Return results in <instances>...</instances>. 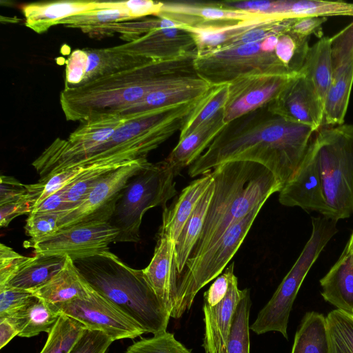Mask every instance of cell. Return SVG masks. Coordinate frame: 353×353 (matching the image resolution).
<instances>
[{"label": "cell", "instance_id": "cell-1", "mask_svg": "<svg viewBox=\"0 0 353 353\" xmlns=\"http://www.w3.org/2000/svg\"><path fill=\"white\" fill-rule=\"evenodd\" d=\"M316 131L258 109L225 125L190 166L191 177L203 175L232 161L258 163L270 170L282 186L297 170Z\"/></svg>", "mask_w": 353, "mask_h": 353}, {"label": "cell", "instance_id": "cell-2", "mask_svg": "<svg viewBox=\"0 0 353 353\" xmlns=\"http://www.w3.org/2000/svg\"><path fill=\"white\" fill-rule=\"evenodd\" d=\"M196 54L148 59L79 85H65L60 94L65 118L82 122L100 115L125 117L150 93L198 75Z\"/></svg>", "mask_w": 353, "mask_h": 353}, {"label": "cell", "instance_id": "cell-3", "mask_svg": "<svg viewBox=\"0 0 353 353\" xmlns=\"http://www.w3.org/2000/svg\"><path fill=\"white\" fill-rule=\"evenodd\" d=\"M211 174L214 193L199 239L188 259L202 255L232 225L283 188L270 170L253 161H228L213 168Z\"/></svg>", "mask_w": 353, "mask_h": 353}, {"label": "cell", "instance_id": "cell-4", "mask_svg": "<svg viewBox=\"0 0 353 353\" xmlns=\"http://www.w3.org/2000/svg\"><path fill=\"white\" fill-rule=\"evenodd\" d=\"M73 261L93 290L134 320L145 333L166 331L170 314L143 270L128 266L110 250Z\"/></svg>", "mask_w": 353, "mask_h": 353}, {"label": "cell", "instance_id": "cell-5", "mask_svg": "<svg viewBox=\"0 0 353 353\" xmlns=\"http://www.w3.org/2000/svg\"><path fill=\"white\" fill-rule=\"evenodd\" d=\"M312 139L330 218H349L353 214V125L319 130Z\"/></svg>", "mask_w": 353, "mask_h": 353}, {"label": "cell", "instance_id": "cell-6", "mask_svg": "<svg viewBox=\"0 0 353 353\" xmlns=\"http://www.w3.org/2000/svg\"><path fill=\"white\" fill-rule=\"evenodd\" d=\"M176 174L163 161L151 163L132 176L122 190L109 222L119 231L117 242L140 241V226L150 208H167L176 193Z\"/></svg>", "mask_w": 353, "mask_h": 353}, {"label": "cell", "instance_id": "cell-7", "mask_svg": "<svg viewBox=\"0 0 353 353\" xmlns=\"http://www.w3.org/2000/svg\"><path fill=\"white\" fill-rule=\"evenodd\" d=\"M337 221L323 215L312 217L310 238L272 298L250 326V330L256 334L278 332L288 339L289 317L298 292L321 252L337 232Z\"/></svg>", "mask_w": 353, "mask_h": 353}, {"label": "cell", "instance_id": "cell-8", "mask_svg": "<svg viewBox=\"0 0 353 353\" xmlns=\"http://www.w3.org/2000/svg\"><path fill=\"white\" fill-rule=\"evenodd\" d=\"M263 205L257 206L232 225L202 255L188 260L178 278L176 305L172 318H180L190 308L199 291L222 273L240 248Z\"/></svg>", "mask_w": 353, "mask_h": 353}, {"label": "cell", "instance_id": "cell-9", "mask_svg": "<svg viewBox=\"0 0 353 353\" xmlns=\"http://www.w3.org/2000/svg\"><path fill=\"white\" fill-rule=\"evenodd\" d=\"M261 42L197 52L194 59V69L212 84L228 83L250 74H272L292 78L297 76L279 60L275 52H263Z\"/></svg>", "mask_w": 353, "mask_h": 353}, {"label": "cell", "instance_id": "cell-10", "mask_svg": "<svg viewBox=\"0 0 353 353\" xmlns=\"http://www.w3.org/2000/svg\"><path fill=\"white\" fill-rule=\"evenodd\" d=\"M152 163L141 159L127 163L105 174L80 203L59 215V228L90 221H109L120 194L130 179Z\"/></svg>", "mask_w": 353, "mask_h": 353}, {"label": "cell", "instance_id": "cell-11", "mask_svg": "<svg viewBox=\"0 0 353 353\" xmlns=\"http://www.w3.org/2000/svg\"><path fill=\"white\" fill-rule=\"evenodd\" d=\"M119 234L109 221H90L59 229L30 247L34 254L68 255L74 261L109 250Z\"/></svg>", "mask_w": 353, "mask_h": 353}, {"label": "cell", "instance_id": "cell-12", "mask_svg": "<svg viewBox=\"0 0 353 353\" xmlns=\"http://www.w3.org/2000/svg\"><path fill=\"white\" fill-rule=\"evenodd\" d=\"M57 307L60 314L80 321L87 329L103 332L113 341L132 339L145 333L134 320L92 288L85 296Z\"/></svg>", "mask_w": 353, "mask_h": 353}, {"label": "cell", "instance_id": "cell-13", "mask_svg": "<svg viewBox=\"0 0 353 353\" xmlns=\"http://www.w3.org/2000/svg\"><path fill=\"white\" fill-rule=\"evenodd\" d=\"M291 79L278 74H258L243 76L230 81L227 101L222 109L223 121L228 124L267 106Z\"/></svg>", "mask_w": 353, "mask_h": 353}, {"label": "cell", "instance_id": "cell-14", "mask_svg": "<svg viewBox=\"0 0 353 353\" xmlns=\"http://www.w3.org/2000/svg\"><path fill=\"white\" fill-rule=\"evenodd\" d=\"M279 201L285 206L315 211L330 218L323 192L316 147L312 138L297 170L279 192Z\"/></svg>", "mask_w": 353, "mask_h": 353}, {"label": "cell", "instance_id": "cell-15", "mask_svg": "<svg viewBox=\"0 0 353 353\" xmlns=\"http://www.w3.org/2000/svg\"><path fill=\"white\" fill-rule=\"evenodd\" d=\"M266 108L274 114L316 131L323 125V104L312 82L301 74L292 78Z\"/></svg>", "mask_w": 353, "mask_h": 353}, {"label": "cell", "instance_id": "cell-16", "mask_svg": "<svg viewBox=\"0 0 353 353\" xmlns=\"http://www.w3.org/2000/svg\"><path fill=\"white\" fill-rule=\"evenodd\" d=\"M175 243L169 236L158 232L153 256L148 265L143 269L147 281L170 317H173L176 308L179 276Z\"/></svg>", "mask_w": 353, "mask_h": 353}, {"label": "cell", "instance_id": "cell-17", "mask_svg": "<svg viewBox=\"0 0 353 353\" xmlns=\"http://www.w3.org/2000/svg\"><path fill=\"white\" fill-rule=\"evenodd\" d=\"M243 292L239 289L237 277L233 272L225 297L213 306L203 303L205 333L203 347L205 353H227L234 317Z\"/></svg>", "mask_w": 353, "mask_h": 353}, {"label": "cell", "instance_id": "cell-18", "mask_svg": "<svg viewBox=\"0 0 353 353\" xmlns=\"http://www.w3.org/2000/svg\"><path fill=\"white\" fill-rule=\"evenodd\" d=\"M122 46L133 54L154 60L197 53L192 37L180 27H158Z\"/></svg>", "mask_w": 353, "mask_h": 353}, {"label": "cell", "instance_id": "cell-19", "mask_svg": "<svg viewBox=\"0 0 353 353\" xmlns=\"http://www.w3.org/2000/svg\"><path fill=\"white\" fill-rule=\"evenodd\" d=\"M243 10L222 7L219 2H161L157 16L174 20L183 26L216 23L225 21H239L259 16ZM156 17V16H155Z\"/></svg>", "mask_w": 353, "mask_h": 353}, {"label": "cell", "instance_id": "cell-20", "mask_svg": "<svg viewBox=\"0 0 353 353\" xmlns=\"http://www.w3.org/2000/svg\"><path fill=\"white\" fill-rule=\"evenodd\" d=\"M319 282L325 301L338 310L353 313V245L350 240L338 261Z\"/></svg>", "mask_w": 353, "mask_h": 353}, {"label": "cell", "instance_id": "cell-21", "mask_svg": "<svg viewBox=\"0 0 353 353\" xmlns=\"http://www.w3.org/2000/svg\"><path fill=\"white\" fill-rule=\"evenodd\" d=\"M226 125L221 110L212 119L179 139L163 161L178 175L182 169L191 165L206 150Z\"/></svg>", "mask_w": 353, "mask_h": 353}, {"label": "cell", "instance_id": "cell-22", "mask_svg": "<svg viewBox=\"0 0 353 353\" xmlns=\"http://www.w3.org/2000/svg\"><path fill=\"white\" fill-rule=\"evenodd\" d=\"M276 19H285L275 15L260 14L256 18L239 21H225L216 23L183 26L192 37L197 52L219 48L264 23Z\"/></svg>", "mask_w": 353, "mask_h": 353}, {"label": "cell", "instance_id": "cell-23", "mask_svg": "<svg viewBox=\"0 0 353 353\" xmlns=\"http://www.w3.org/2000/svg\"><path fill=\"white\" fill-rule=\"evenodd\" d=\"M212 181L211 171H209L183 188L177 199L163 210L162 223L159 232L176 242L186 221Z\"/></svg>", "mask_w": 353, "mask_h": 353}, {"label": "cell", "instance_id": "cell-24", "mask_svg": "<svg viewBox=\"0 0 353 353\" xmlns=\"http://www.w3.org/2000/svg\"><path fill=\"white\" fill-rule=\"evenodd\" d=\"M98 7L99 1H59L28 4L23 7V12L26 26L41 34L65 19Z\"/></svg>", "mask_w": 353, "mask_h": 353}, {"label": "cell", "instance_id": "cell-25", "mask_svg": "<svg viewBox=\"0 0 353 353\" xmlns=\"http://www.w3.org/2000/svg\"><path fill=\"white\" fill-rule=\"evenodd\" d=\"M90 289L73 260L68 256L64 267L51 280L30 292L48 303L59 305L85 296Z\"/></svg>", "mask_w": 353, "mask_h": 353}, {"label": "cell", "instance_id": "cell-26", "mask_svg": "<svg viewBox=\"0 0 353 353\" xmlns=\"http://www.w3.org/2000/svg\"><path fill=\"white\" fill-rule=\"evenodd\" d=\"M353 84V57L333 70L323 105V125H343Z\"/></svg>", "mask_w": 353, "mask_h": 353}, {"label": "cell", "instance_id": "cell-27", "mask_svg": "<svg viewBox=\"0 0 353 353\" xmlns=\"http://www.w3.org/2000/svg\"><path fill=\"white\" fill-rule=\"evenodd\" d=\"M67 257L35 254L4 286L32 292L51 280L64 267Z\"/></svg>", "mask_w": 353, "mask_h": 353}, {"label": "cell", "instance_id": "cell-28", "mask_svg": "<svg viewBox=\"0 0 353 353\" xmlns=\"http://www.w3.org/2000/svg\"><path fill=\"white\" fill-rule=\"evenodd\" d=\"M61 315L57 305L33 295L10 318L17 325L19 336L30 338L50 332Z\"/></svg>", "mask_w": 353, "mask_h": 353}, {"label": "cell", "instance_id": "cell-29", "mask_svg": "<svg viewBox=\"0 0 353 353\" xmlns=\"http://www.w3.org/2000/svg\"><path fill=\"white\" fill-rule=\"evenodd\" d=\"M132 19L123 8L95 9L70 17L59 24L79 28L92 37L110 36L119 23Z\"/></svg>", "mask_w": 353, "mask_h": 353}, {"label": "cell", "instance_id": "cell-30", "mask_svg": "<svg viewBox=\"0 0 353 353\" xmlns=\"http://www.w3.org/2000/svg\"><path fill=\"white\" fill-rule=\"evenodd\" d=\"M85 51L88 61L85 74L81 83L112 74L150 59L133 54L121 45L103 49L85 50Z\"/></svg>", "mask_w": 353, "mask_h": 353}, {"label": "cell", "instance_id": "cell-31", "mask_svg": "<svg viewBox=\"0 0 353 353\" xmlns=\"http://www.w3.org/2000/svg\"><path fill=\"white\" fill-rule=\"evenodd\" d=\"M333 70L331 38L321 37L310 47L300 74L312 82L323 105L331 83Z\"/></svg>", "mask_w": 353, "mask_h": 353}, {"label": "cell", "instance_id": "cell-32", "mask_svg": "<svg viewBox=\"0 0 353 353\" xmlns=\"http://www.w3.org/2000/svg\"><path fill=\"white\" fill-rule=\"evenodd\" d=\"M214 190V180L186 221L175 243V259L179 276L198 241ZM178 276V278H179Z\"/></svg>", "mask_w": 353, "mask_h": 353}, {"label": "cell", "instance_id": "cell-33", "mask_svg": "<svg viewBox=\"0 0 353 353\" xmlns=\"http://www.w3.org/2000/svg\"><path fill=\"white\" fill-rule=\"evenodd\" d=\"M291 353H328L325 316L311 311L303 316Z\"/></svg>", "mask_w": 353, "mask_h": 353}, {"label": "cell", "instance_id": "cell-34", "mask_svg": "<svg viewBox=\"0 0 353 353\" xmlns=\"http://www.w3.org/2000/svg\"><path fill=\"white\" fill-rule=\"evenodd\" d=\"M278 15L285 19L353 16V3L321 0H280Z\"/></svg>", "mask_w": 353, "mask_h": 353}, {"label": "cell", "instance_id": "cell-35", "mask_svg": "<svg viewBox=\"0 0 353 353\" xmlns=\"http://www.w3.org/2000/svg\"><path fill=\"white\" fill-rule=\"evenodd\" d=\"M228 97V83L214 84L202 97L180 130L181 139L212 119L224 107Z\"/></svg>", "mask_w": 353, "mask_h": 353}, {"label": "cell", "instance_id": "cell-36", "mask_svg": "<svg viewBox=\"0 0 353 353\" xmlns=\"http://www.w3.org/2000/svg\"><path fill=\"white\" fill-rule=\"evenodd\" d=\"M325 321L328 353H353V313L336 309Z\"/></svg>", "mask_w": 353, "mask_h": 353}, {"label": "cell", "instance_id": "cell-37", "mask_svg": "<svg viewBox=\"0 0 353 353\" xmlns=\"http://www.w3.org/2000/svg\"><path fill=\"white\" fill-rule=\"evenodd\" d=\"M85 329L80 321L61 314L40 353H68Z\"/></svg>", "mask_w": 353, "mask_h": 353}, {"label": "cell", "instance_id": "cell-38", "mask_svg": "<svg viewBox=\"0 0 353 353\" xmlns=\"http://www.w3.org/2000/svg\"><path fill=\"white\" fill-rule=\"evenodd\" d=\"M243 290L234 317L227 353H250L249 316L252 301L250 290Z\"/></svg>", "mask_w": 353, "mask_h": 353}, {"label": "cell", "instance_id": "cell-39", "mask_svg": "<svg viewBox=\"0 0 353 353\" xmlns=\"http://www.w3.org/2000/svg\"><path fill=\"white\" fill-rule=\"evenodd\" d=\"M94 165L65 169L40 179L33 186L39 193L34 208L51 194L70 185L81 176L94 168Z\"/></svg>", "mask_w": 353, "mask_h": 353}, {"label": "cell", "instance_id": "cell-40", "mask_svg": "<svg viewBox=\"0 0 353 353\" xmlns=\"http://www.w3.org/2000/svg\"><path fill=\"white\" fill-rule=\"evenodd\" d=\"M125 163L94 165L92 169L81 176L72 183L66 187L65 192L66 201L75 207L81 203L89 191L105 174Z\"/></svg>", "mask_w": 353, "mask_h": 353}, {"label": "cell", "instance_id": "cell-41", "mask_svg": "<svg viewBox=\"0 0 353 353\" xmlns=\"http://www.w3.org/2000/svg\"><path fill=\"white\" fill-rule=\"evenodd\" d=\"M124 353H192L174 334L167 331L142 339L130 345Z\"/></svg>", "mask_w": 353, "mask_h": 353}, {"label": "cell", "instance_id": "cell-42", "mask_svg": "<svg viewBox=\"0 0 353 353\" xmlns=\"http://www.w3.org/2000/svg\"><path fill=\"white\" fill-rule=\"evenodd\" d=\"M59 214L30 213L24 226L30 245L54 234L59 230Z\"/></svg>", "mask_w": 353, "mask_h": 353}, {"label": "cell", "instance_id": "cell-43", "mask_svg": "<svg viewBox=\"0 0 353 353\" xmlns=\"http://www.w3.org/2000/svg\"><path fill=\"white\" fill-rule=\"evenodd\" d=\"M112 342L103 332L86 328L68 353H107Z\"/></svg>", "mask_w": 353, "mask_h": 353}, {"label": "cell", "instance_id": "cell-44", "mask_svg": "<svg viewBox=\"0 0 353 353\" xmlns=\"http://www.w3.org/2000/svg\"><path fill=\"white\" fill-rule=\"evenodd\" d=\"M330 38L334 69L353 57V21Z\"/></svg>", "mask_w": 353, "mask_h": 353}, {"label": "cell", "instance_id": "cell-45", "mask_svg": "<svg viewBox=\"0 0 353 353\" xmlns=\"http://www.w3.org/2000/svg\"><path fill=\"white\" fill-rule=\"evenodd\" d=\"M30 257L23 256L3 243L0 244V287L4 286L29 261Z\"/></svg>", "mask_w": 353, "mask_h": 353}, {"label": "cell", "instance_id": "cell-46", "mask_svg": "<svg viewBox=\"0 0 353 353\" xmlns=\"http://www.w3.org/2000/svg\"><path fill=\"white\" fill-rule=\"evenodd\" d=\"M123 8L128 10L132 19L157 16L161 8V2L150 0H131L126 1H99V9Z\"/></svg>", "mask_w": 353, "mask_h": 353}, {"label": "cell", "instance_id": "cell-47", "mask_svg": "<svg viewBox=\"0 0 353 353\" xmlns=\"http://www.w3.org/2000/svg\"><path fill=\"white\" fill-rule=\"evenodd\" d=\"M34 294L28 290L7 286L0 288V318L10 317Z\"/></svg>", "mask_w": 353, "mask_h": 353}, {"label": "cell", "instance_id": "cell-48", "mask_svg": "<svg viewBox=\"0 0 353 353\" xmlns=\"http://www.w3.org/2000/svg\"><path fill=\"white\" fill-rule=\"evenodd\" d=\"M35 203L36 199L30 194L28 197L0 205L1 228L7 227L14 218L20 215L30 214Z\"/></svg>", "mask_w": 353, "mask_h": 353}, {"label": "cell", "instance_id": "cell-49", "mask_svg": "<svg viewBox=\"0 0 353 353\" xmlns=\"http://www.w3.org/2000/svg\"><path fill=\"white\" fill-rule=\"evenodd\" d=\"M30 196L27 184H23L13 176L0 177V205Z\"/></svg>", "mask_w": 353, "mask_h": 353}, {"label": "cell", "instance_id": "cell-50", "mask_svg": "<svg viewBox=\"0 0 353 353\" xmlns=\"http://www.w3.org/2000/svg\"><path fill=\"white\" fill-rule=\"evenodd\" d=\"M88 56L85 50H76L69 57L65 69V85L80 84L85 77Z\"/></svg>", "mask_w": 353, "mask_h": 353}, {"label": "cell", "instance_id": "cell-51", "mask_svg": "<svg viewBox=\"0 0 353 353\" xmlns=\"http://www.w3.org/2000/svg\"><path fill=\"white\" fill-rule=\"evenodd\" d=\"M234 264L231 263L224 272L219 276L204 293V303L213 306L219 303L225 296L231 274L234 272Z\"/></svg>", "mask_w": 353, "mask_h": 353}, {"label": "cell", "instance_id": "cell-52", "mask_svg": "<svg viewBox=\"0 0 353 353\" xmlns=\"http://www.w3.org/2000/svg\"><path fill=\"white\" fill-rule=\"evenodd\" d=\"M66 187L47 197L36 206L31 213L59 214L60 215L72 210L74 205L69 203L65 196Z\"/></svg>", "mask_w": 353, "mask_h": 353}, {"label": "cell", "instance_id": "cell-53", "mask_svg": "<svg viewBox=\"0 0 353 353\" xmlns=\"http://www.w3.org/2000/svg\"><path fill=\"white\" fill-rule=\"evenodd\" d=\"M326 20L327 17H323L295 18L291 26L290 30L296 35L309 38L311 34L319 32L322 24Z\"/></svg>", "mask_w": 353, "mask_h": 353}, {"label": "cell", "instance_id": "cell-54", "mask_svg": "<svg viewBox=\"0 0 353 353\" xmlns=\"http://www.w3.org/2000/svg\"><path fill=\"white\" fill-rule=\"evenodd\" d=\"M19 331L14 321L8 317L0 318V349L4 347Z\"/></svg>", "mask_w": 353, "mask_h": 353}, {"label": "cell", "instance_id": "cell-55", "mask_svg": "<svg viewBox=\"0 0 353 353\" xmlns=\"http://www.w3.org/2000/svg\"><path fill=\"white\" fill-rule=\"evenodd\" d=\"M279 36V34L271 35L263 39L261 42V49L265 52H275Z\"/></svg>", "mask_w": 353, "mask_h": 353}, {"label": "cell", "instance_id": "cell-56", "mask_svg": "<svg viewBox=\"0 0 353 353\" xmlns=\"http://www.w3.org/2000/svg\"><path fill=\"white\" fill-rule=\"evenodd\" d=\"M349 240L350 241L351 243H352V245H353V232H352V234H351V236H350V239H349Z\"/></svg>", "mask_w": 353, "mask_h": 353}]
</instances>
